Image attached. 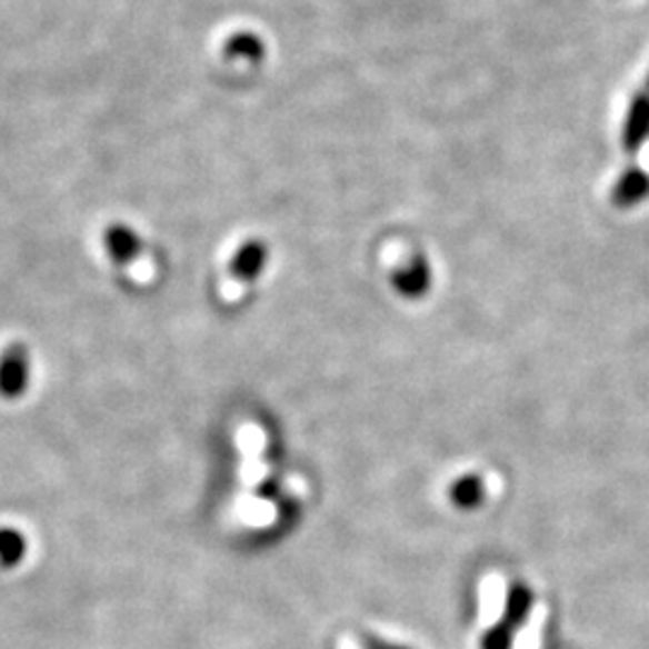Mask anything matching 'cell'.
Returning a JSON list of instances; mask_svg holds the SVG:
<instances>
[{
	"instance_id": "cell-1",
	"label": "cell",
	"mask_w": 649,
	"mask_h": 649,
	"mask_svg": "<svg viewBox=\"0 0 649 649\" xmlns=\"http://www.w3.org/2000/svg\"><path fill=\"white\" fill-rule=\"evenodd\" d=\"M649 140V97L645 92L636 94L623 123V147L626 152L636 154Z\"/></svg>"
},
{
	"instance_id": "cell-2",
	"label": "cell",
	"mask_w": 649,
	"mask_h": 649,
	"mask_svg": "<svg viewBox=\"0 0 649 649\" xmlns=\"http://www.w3.org/2000/svg\"><path fill=\"white\" fill-rule=\"evenodd\" d=\"M649 196V176L640 169H630L621 176V181L613 188V202L618 208H632L642 198Z\"/></svg>"
},
{
	"instance_id": "cell-3",
	"label": "cell",
	"mask_w": 649,
	"mask_h": 649,
	"mask_svg": "<svg viewBox=\"0 0 649 649\" xmlns=\"http://www.w3.org/2000/svg\"><path fill=\"white\" fill-rule=\"evenodd\" d=\"M532 603H535V595L532 589H529L525 582H515L508 592V601H506V616H503V623L515 632L525 621L529 611H532Z\"/></svg>"
},
{
	"instance_id": "cell-4",
	"label": "cell",
	"mask_w": 649,
	"mask_h": 649,
	"mask_svg": "<svg viewBox=\"0 0 649 649\" xmlns=\"http://www.w3.org/2000/svg\"><path fill=\"white\" fill-rule=\"evenodd\" d=\"M395 287L407 293V297H419V293H423L429 289V268H426V262L421 260L411 262V268L402 270L395 277Z\"/></svg>"
},
{
	"instance_id": "cell-5",
	"label": "cell",
	"mask_w": 649,
	"mask_h": 649,
	"mask_svg": "<svg viewBox=\"0 0 649 649\" xmlns=\"http://www.w3.org/2000/svg\"><path fill=\"white\" fill-rule=\"evenodd\" d=\"M264 264V248L260 243H248L233 262V274L253 279Z\"/></svg>"
},
{
	"instance_id": "cell-6",
	"label": "cell",
	"mask_w": 649,
	"mask_h": 649,
	"mask_svg": "<svg viewBox=\"0 0 649 649\" xmlns=\"http://www.w3.org/2000/svg\"><path fill=\"white\" fill-rule=\"evenodd\" d=\"M483 498V483L477 477H465L452 486V500L462 508H475Z\"/></svg>"
},
{
	"instance_id": "cell-7",
	"label": "cell",
	"mask_w": 649,
	"mask_h": 649,
	"mask_svg": "<svg viewBox=\"0 0 649 649\" xmlns=\"http://www.w3.org/2000/svg\"><path fill=\"white\" fill-rule=\"evenodd\" d=\"M227 56L258 61V58H262V41L256 34H236L227 41Z\"/></svg>"
},
{
	"instance_id": "cell-8",
	"label": "cell",
	"mask_w": 649,
	"mask_h": 649,
	"mask_svg": "<svg viewBox=\"0 0 649 649\" xmlns=\"http://www.w3.org/2000/svg\"><path fill=\"white\" fill-rule=\"evenodd\" d=\"M512 645V630L500 621L483 636V649H510Z\"/></svg>"
},
{
	"instance_id": "cell-9",
	"label": "cell",
	"mask_w": 649,
	"mask_h": 649,
	"mask_svg": "<svg viewBox=\"0 0 649 649\" xmlns=\"http://www.w3.org/2000/svg\"><path fill=\"white\" fill-rule=\"evenodd\" d=\"M0 558H3V563H14V560L22 558V539L18 535H0Z\"/></svg>"
},
{
	"instance_id": "cell-10",
	"label": "cell",
	"mask_w": 649,
	"mask_h": 649,
	"mask_svg": "<svg viewBox=\"0 0 649 649\" xmlns=\"http://www.w3.org/2000/svg\"><path fill=\"white\" fill-rule=\"evenodd\" d=\"M361 649H411V647H405V645H395V642H386V640H380V638L368 636V638H363V645H361Z\"/></svg>"
},
{
	"instance_id": "cell-11",
	"label": "cell",
	"mask_w": 649,
	"mask_h": 649,
	"mask_svg": "<svg viewBox=\"0 0 649 649\" xmlns=\"http://www.w3.org/2000/svg\"><path fill=\"white\" fill-rule=\"evenodd\" d=\"M647 97H649V76H647V80H645V90H642Z\"/></svg>"
}]
</instances>
